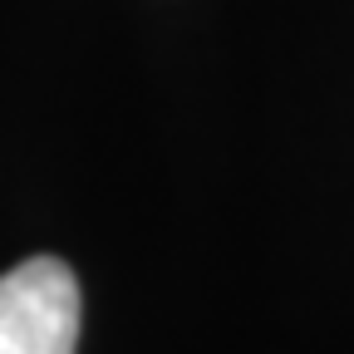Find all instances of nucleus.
Here are the masks:
<instances>
[{
  "label": "nucleus",
  "mask_w": 354,
  "mask_h": 354,
  "mask_svg": "<svg viewBox=\"0 0 354 354\" xmlns=\"http://www.w3.org/2000/svg\"><path fill=\"white\" fill-rule=\"evenodd\" d=\"M79 281L64 261L35 256L0 276V354H74Z\"/></svg>",
  "instance_id": "obj_1"
}]
</instances>
